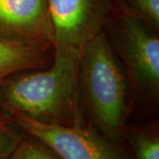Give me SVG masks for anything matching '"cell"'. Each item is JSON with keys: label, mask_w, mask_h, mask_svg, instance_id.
I'll return each instance as SVG.
<instances>
[{"label": "cell", "mask_w": 159, "mask_h": 159, "mask_svg": "<svg viewBox=\"0 0 159 159\" xmlns=\"http://www.w3.org/2000/svg\"><path fill=\"white\" fill-rule=\"evenodd\" d=\"M82 50L53 45L50 66L20 71L0 84V111L6 117L25 116L46 124L83 125L79 94Z\"/></svg>", "instance_id": "obj_1"}, {"label": "cell", "mask_w": 159, "mask_h": 159, "mask_svg": "<svg viewBox=\"0 0 159 159\" xmlns=\"http://www.w3.org/2000/svg\"><path fill=\"white\" fill-rule=\"evenodd\" d=\"M79 94L86 120L114 142H125L133 99L119 57L102 30L83 47Z\"/></svg>", "instance_id": "obj_2"}, {"label": "cell", "mask_w": 159, "mask_h": 159, "mask_svg": "<svg viewBox=\"0 0 159 159\" xmlns=\"http://www.w3.org/2000/svg\"><path fill=\"white\" fill-rule=\"evenodd\" d=\"M103 31L125 71L133 102L155 111L159 102L158 33L114 7Z\"/></svg>", "instance_id": "obj_3"}, {"label": "cell", "mask_w": 159, "mask_h": 159, "mask_svg": "<svg viewBox=\"0 0 159 159\" xmlns=\"http://www.w3.org/2000/svg\"><path fill=\"white\" fill-rule=\"evenodd\" d=\"M7 119L24 134L45 144L61 159H134L123 143L104 136L89 123L46 124L20 115Z\"/></svg>", "instance_id": "obj_4"}, {"label": "cell", "mask_w": 159, "mask_h": 159, "mask_svg": "<svg viewBox=\"0 0 159 159\" xmlns=\"http://www.w3.org/2000/svg\"><path fill=\"white\" fill-rule=\"evenodd\" d=\"M53 45L82 50L102 32L112 12V0H47Z\"/></svg>", "instance_id": "obj_5"}, {"label": "cell", "mask_w": 159, "mask_h": 159, "mask_svg": "<svg viewBox=\"0 0 159 159\" xmlns=\"http://www.w3.org/2000/svg\"><path fill=\"white\" fill-rule=\"evenodd\" d=\"M0 40L53 48L47 0H0Z\"/></svg>", "instance_id": "obj_6"}, {"label": "cell", "mask_w": 159, "mask_h": 159, "mask_svg": "<svg viewBox=\"0 0 159 159\" xmlns=\"http://www.w3.org/2000/svg\"><path fill=\"white\" fill-rule=\"evenodd\" d=\"M53 48L21 45L0 40V84L11 74L51 64Z\"/></svg>", "instance_id": "obj_7"}, {"label": "cell", "mask_w": 159, "mask_h": 159, "mask_svg": "<svg viewBox=\"0 0 159 159\" xmlns=\"http://www.w3.org/2000/svg\"><path fill=\"white\" fill-rule=\"evenodd\" d=\"M124 138L133 151L134 159H159L157 122L127 125Z\"/></svg>", "instance_id": "obj_8"}, {"label": "cell", "mask_w": 159, "mask_h": 159, "mask_svg": "<svg viewBox=\"0 0 159 159\" xmlns=\"http://www.w3.org/2000/svg\"><path fill=\"white\" fill-rule=\"evenodd\" d=\"M112 6L159 33V0H112Z\"/></svg>", "instance_id": "obj_9"}, {"label": "cell", "mask_w": 159, "mask_h": 159, "mask_svg": "<svg viewBox=\"0 0 159 159\" xmlns=\"http://www.w3.org/2000/svg\"><path fill=\"white\" fill-rule=\"evenodd\" d=\"M10 159H61L39 140L24 134Z\"/></svg>", "instance_id": "obj_10"}, {"label": "cell", "mask_w": 159, "mask_h": 159, "mask_svg": "<svg viewBox=\"0 0 159 159\" xmlns=\"http://www.w3.org/2000/svg\"><path fill=\"white\" fill-rule=\"evenodd\" d=\"M0 111V159H10L24 134Z\"/></svg>", "instance_id": "obj_11"}]
</instances>
